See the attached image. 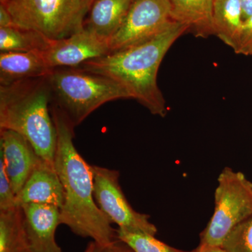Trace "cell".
<instances>
[{
  "instance_id": "1",
  "label": "cell",
  "mask_w": 252,
  "mask_h": 252,
  "mask_svg": "<svg viewBox=\"0 0 252 252\" xmlns=\"http://www.w3.org/2000/svg\"><path fill=\"white\" fill-rule=\"evenodd\" d=\"M57 133L54 165L64 189L61 224L74 234L90 238L100 247L117 240V230L101 211L94 198L93 165L88 163L74 146V127L59 108L51 104Z\"/></svg>"
},
{
  "instance_id": "2",
  "label": "cell",
  "mask_w": 252,
  "mask_h": 252,
  "mask_svg": "<svg viewBox=\"0 0 252 252\" xmlns=\"http://www.w3.org/2000/svg\"><path fill=\"white\" fill-rule=\"evenodd\" d=\"M188 29L180 23L168 27L149 40L82 63L79 69L117 81L154 115H167L166 101L158 86L157 75L167 51Z\"/></svg>"
},
{
  "instance_id": "3",
  "label": "cell",
  "mask_w": 252,
  "mask_h": 252,
  "mask_svg": "<svg viewBox=\"0 0 252 252\" xmlns=\"http://www.w3.org/2000/svg\"><path fill=\"white\" fill-rule=\"evenodd\" d=\"M47 77L0 86V129L21 134L44 161L54 165L57 133Z\"/></svg>"
},
{
  "instance_id": "4",
  "label": "cell",
  "mask_w": 252,
  "mask_h": 252,
  "mask_svg": "<svg viewBox=\"0 0 252 252\" xmlns=\"http://www.w3.org/2000/svg\"><path fill=\"white\" fill-rule=\"evenodd\" d=\"M47 79L51 104L75 127L102 104L119 99H132L129 91L117 81L77 67L55 68Z\"/></svg>"
},
{
  "instance_id": "5",
  "label": "cell",
  "mask_w": 252,
  "mask_h": 252,
  "mask_svg": "<svg viewBox=\"0 0 252 252\" xmlns=\"http://www.w3.org/2000/svg\"><path fill=\"white\" fill-rule=\"evenodd\" d=\"M93 0H0L14 26L41 33L50 40L68 37L84 28Z\"/></svg>"
},
{
  "instance_id": "6",
  "label": "cell",
  "mask_w": 252,
  "mask_h": 252,
  "mask_svg": "<svg viewBox=\"0 0 252 252\" xmlns=\"http://www.w3.org/2000/svg\"><path fill=\"white\" fill-rule=\"evenodd\" d=\"M252 215V182L241 172L224 167L217 179L215 210L200 233V245L221 246L231 230Z\"/></svg>"
},
{
  "instance_id": "7",
  "label": "cell",
  "mask_w": 252,
  "mask_h": 252,
  "mask_svg": "<svg viewBox=\"0 0 252 252\" xmlns=\"http://www.w3.org/2000/svg\"><path fill=\"white\" fill-rule=\"evenodd\" d=\"M93 171L94 200L108 220L119 229L156 236L157 228L149 220V215L135 211L124 195L119 172L94 165Z\"/></svg>"
},
{
  "instance_id": "8",
  "label": "cell",
  "mask_w": 252,
  "mask_h": 252,
  "mask_svg": "<svg viewBox=\"0 0 252 252\" xmlns=\"http://www.w3.org/2000/svg\"><path fill=\"white\" fill-rule=\"evenodd\" d=\"M172 22L168 0H135L122 27L109 41L111 52L149 40Z\"/></svg>"
},
{
  "instance_id": "9",
  "label": "cell",
  "mask_w": 252,
  "mask_h": 252,
  "mask_svg": "<svg viewBox=\"0 0 252 252\" xmlns=\"http://www.w3.org/2000/svg\"><path fill=\"white\" fill-rule=\"evenodd\" d=\"M110 52L108 41L83 28L68 37L51 40L42 55L48 66L53 69L79 67L86 61Z\"/></svg>"
},
{
  "instance_id": "10",
  "label": "cell",
  "mask_w": 252,
  "mask_h": 252,
  "mask_svg": "<svg viewBox=\"0 0 252 252\" xmlns=\"http://www.w3.org/2000/svg\"><path fill=\"white\" fill-rule=\"evenodd\" d=\"M0 158L16 196L41 159L26 137L6 129H0Z\"/></svg>"
},
{
  "instance_id": "11",
  "label": "cell",
  "mask_w": 252,
  "mask_h": 252,
  "mask_svg": "<svg viewBox=\"0 0 252 252\" xmlns=\"http://www.w3.org/2000/svg\"><path fill=\"white\" fill-rule=\"evenodd\" d=\"M23 224L32 252H63L55 238L61 224V209L45 204L22 206Z\"/></svg>"
},
{
  "instance_id": "12",
  "label": "cell",
  "mask_w": 252,
  "mask_h": 252,
  "mask_svg": "<svg viewBox=\"0 0 252 252\" xmlns=\"http://www.w3.org/2000/svg\"><path fill=\"white\" fill-rule=\"evenodd\" d=\"M64 189L55 165L41 159L21 191L16 195L17 206L28 203L45 204L62 208Z\"/></svg>"
},
{
  "instance_id": "13",
  "label": "cell",
  "mask_w": 252,
  "mask_h": 252,
  "mask_svg": "<svg viewBox=\"0 0 252 252\" xmlns=\"http://www.w3.org/2000/svg\"><path fill=\"white\" fill-rule=\"evenodd\" d=\"M135 0H93L84 28L110 41L125 21Z\"/></svg>"
},
{
  "instance_id": "14",
  "label": "cell",
  "mask_w": 252,
  "mask_h": 252,
  "mask_svg": "<svg viewBox=\"0 0 252 252\" xmlns=\"http://www.w3.org/2000/svg\"><path fill=\"white\" fill-rule=\"evenodd\" d=\"M51 71L42 52L0 53V86L47 77Z\"/></svg>"
},
{
  "instance_id": "15",
  "label": "cell",
  "mask_w": 252,
  "mask_h": 252,
  "mask_svg": "<svg viewBox=\"0 0 252 252\" xmlns=\"http://www.w3.org/2000/svg\"><path fill=\"white\" fill-rule=\"evenodd\" d=\"M172 20L184 25L195 37L214 35V0H168Z\"/></svg>"
},
{
  "instance_id": "16",
  "label": "cell",
  "mask_w": 252,
  "mask_h": 252,
  "mask_svg": "<svg viewBox=\"0 0 252 252\" xmlns=\"http://www.w3.org/2000/svg\"><path fill=\"white\" fill-rule=\"evenodd\" d=\"M243 21L240 0H214L212 13L214 35L220 38L231 49Z\"/></svg>"
},
{
  "instance_id": "17",
  "label": "cell",
  "mask_w": 252,
  "mask_h": 252,
  "mask_svg": "<svg viewBox=\"0 0 252 252\" xmlns=\"http://www.w3.org/2000/svg\"><path fill=\"white\" fill-rule=\"evenodd\" d=\"M0 252H32L21 206L0 211Z\"/></svg>"
},
{
  "instance_id": "18",
  "label": "cell",
  "mask_w": 252,
  "mask_h": 252,
  "mask_svg": "<svg viewBox=\"0 0 252 252\" xmlns=\"http://www.w3.org/2000/svg\"><path fill=\"white\" fill-rule=\"evenodd\" d=\"M51 41L32 30L0 28V52H43Z\"/></svg>"
},
{
  "instance_id": "19",
  "label": "cell",
  "mask_w": 252,
  "mask_h": 252,
  "mask_svg": "<svg viewBox=\"0 0 252 252\" xmlns=\"http://www.w3.org/2000/svg\"><path fill=\"white\" fill-rule=\"evenodd\" d=\"M117 238L126 243L134 252H195V250L187 252L173 248L158 240L155 235L130 233L119 228Z\"/></svg>"
},
{
  "instance_id": "20",
  "label": "cell",
  "mask_w": 252,
  "mask_h": 252,
  "mask_svg": "<svg viewBox=\"0 0 252 252\" xmlns=\"http://www.w3.org/2000/svg\"><path fill=\"white\" fill-rule=\"evenodd\" d=\"M221 246L227 252H252V215L231 230Z\"/></svg>"
},
{
  "instance_id": "21",
  "label": "cell",
  "mask_w": 252,
  "mask_h": 252,
  "mask_svg": "<svg viewBox=\"0 0 252 252\" xmlns=\"http://www.w3.org/2000/svg\"><path fill=\"white\" fill-rule=\"evenodd\" d=\"M17 206L14 193L9 180L4 162L0 158V211H6Z\"/></svg>"
},
{
  "instance_id": "22",
  "label": "cell",
  "mask_w": 252,
  "mask_h": 252,
  "mask_svg": "<svg viewBox=\"0 0 252 252\" xmlns=\"http://www.w3.org/2000/svg\"><path fill=\"white\" fill-rule=\"evenodd\" d=\"M232 49L237 54L252 56V16L243 21Z\"/></svg>"
},
{
  "instance_id": "23",
  "label": "cell",
  "mask_w": 252,
  "mask_h": 252,
  "mask_svg": "<svg viewBox=\"0 0 252 252\" xmlns=\"http://www.w3.org/2000/svg\"><path fill=\"white\" fill-rule=\"evenodd\" d=\"M99 252H134L126 243L119 240H116L110 245L101 247Z\"/></svg>"
},
{
  "instance_id": "24",
  "label": "cell",
  "mask_w": 252,
  "mask_h": 252,
  "mask_svg": "<svg viewBox=\"0 0 252 252\" xmlns=\"http://www.w3.org/2000/svg\"><path fill=\"white\" fill-rule=\"evenodd\" d=\"M14 26L12 17L3 5L0 4V28H9Z\"/></svg>"
},
{
  "instance_id": "25",
  "label": "cell",
  "mask_w": 252,
  "mask_h": 252,
  "mask_svg": "<svg viewBox=\"0 0 252 252\" xmlns=\"http://www.w3.org/2000/svg\"><path fill=\"white\" fill-rule=\"evenodd\" d=\"M243 9V20L252 16V0H240Z\"/></svg>"
},
{
  "instance_id": "26",
  "label": "cell",
  "mask_w": 252,
  "mask_h": 252,
  "mask_svg": "<svg viewBox=\"0 0 252 252\" xmlns=\"http://www.w3.org/2000/svg\"><path fill=\"white\" fill-rule=\"evenodd\" d=\"M195 250L196 252H227L222 246H207L200 244Z\"/></svg>"
},
{
  "instance_id": "27",
  "label": "cell",
  "mask_w": 252,
  "mask_h": 252,
  "mask_svg": "<svg viewBox=\"0 0 252 252\" xmlns=\"http://www.w3.org/2000/svg\"><path fill=\"white\" fill-rule=\"evenodd\" d=\"M100 248L101 247L99 246L98 244L94 241H92L88 245L87 248H86L84 252H99Z\"/></svg>"
},
{
  "instance_id": "28",
  "label": "cell",
  "mask_w": 252,
  "mask_h": 252,
  "mask_svg": "<svg viewBox=\"0 0 252 252\" xmlns=\"http://www.w3.org/2000/svg\"></svg>"
}]
</instances>
